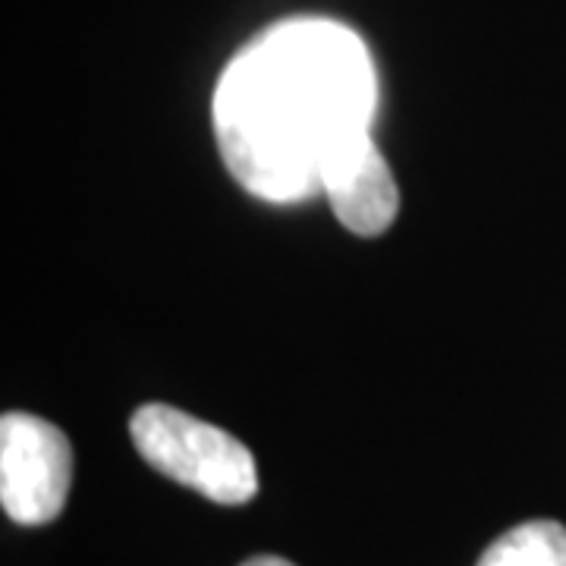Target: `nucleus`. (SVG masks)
Listing matches in <instances>:
<instances>
[{"label": "nucleus", "instance_id": "obj_1", "mask_svg": "<svg viewBox=\"0 0 566 566\" xmlns=\"http://www.w3.org/2000/svg\"><path fill=\"white\" fill-rule=\"evenodd\" d=\"M375 102V66L356 32L331 20L281 22L218 82L223 164L264 202H303L322 192L327 161L368 136Z\"/></svg>", "mask_w": 566, "mask_h": 566}, {"label": "nucleus", "instance_id": "obj_2", "mask_svg": "<svg viewBox=\"0 0 566 566\" xmlns=\"http://www.w3.org/2000/svg\"><path fill=\"white\" fill-rule=\"evenodd\" d=\"M142 460L161 475L223 506L249 504L259 491V469L233 434L182 409L148 403L129 422Z\"/></svg>", "mask_w": 566, "mask_h": 566}, {"label": "nucleus", "instance_id": "obj_3", "mask_svg": "<svg viewBox=\"0 0 566 566\" xmlns=\"http://www.w3.org/2000/svg\"><path fill=\"white\" fill-rule=\"evenodd\" d=\"M73 482V450L57 424L29 412L0 419V504L20 526L61 516Z\"/></svg>", "mask_w": 566, "mask_h": 566}, {"label": "nucleus", "instance_id": "obj_4", "mask_svg": "<svg viewBox=\"0 0 566 566\" xmlns=\"http://www.w3.org/2000/svg\"><path fill=\"white\" fill-rule=\"evenodd\" d=\"M322 192L356 237H378L400 211V189L390 167L375 148L371 133L340 148L322 174Z\"/></svg>", "mask_w": 566, "mask_h": 566}, {"label": "nucleus", "instance_id": "obj_5", "mask_svg": "<svg viewBox=\"0 0 566 566\" xmlns=\"http://www.w3.org/2000/svg\"><path fill=\"white\" fill-rule=\"evenodd\" d=\"M475 566H566V526L532 520L485 547Z\"/></svg>", "mask_w": 566, "mask_h": 566}, {"label": "nucleus", "instance_id": "obj_6", "mask_svg": "<svg viewBox=\"0 0 566 566\" xmlns=\"http://www.w3.org/2000/svg\"><path fill=\"white\" fill-rule=\"evenodd\" d=\"M243 566H296V564H290V560H283V557H274V554H259V557H249Z\"/></svg>", "mask_w": 566, "mask_h": 566}]
</instances>
